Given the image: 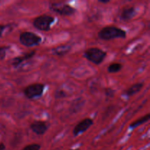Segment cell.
<instances>
[{
    "label": "cell",
    "mask_w": 150,
    "mask_h": 150,
    "mask_svg": "<svg viewBox=\"0 0 150 150\" xmlns=\"http://www.w3.org/2000/svg\"><path fill=\"white\" fill-rule=\"evenodd\" d=\"M98 38L103 40H111L116 38H126L127 33L122 29L114 26H108L101 29L98 34Z\"/></svg>",
    "instance_id": "cell-1"
},
{
    "label": "cell",
    "mask_w": 150,
    "mask_h": 150,
    "mask_svg": "<svg viewBox=\"0 0 150 150\" xmlns=\"http://www.w3.org/2000/svg\"><path fill=\"white\" fill-rule=\"evenodd\" d=\"M85 58L93 64L98 65L104 61L107 56V53L103 50L97 47L88 48L84 51L83 54Z\"/></svg>",
    "instance_id": "cell-2"
},
{
    "label": "cell",
    "mask_w": 150,
    "mask_h": 150,
    "mask_svg": "<svg viewBox=\"0 0 150 150\" xmlns=\"http://www.w3.org/2000/svg\"><path fill=\"white\" fill-rule=\"evenodd\" d=\"M50 10L62 16H70L75 14L76 10L70 4L64 2H53L49 5Z\"/></svg>",
    "instance_id": "cell-3"
},
{
    "label": "cell",
    "mask_w": 150,
    "mask_h": 150,
    "mask_svg": "<svg viewBox=\"0 0 150 150\" xmlns=\"http://www.w3.org/2000/svg\"><path fill=\"white\" fill-rule=\"evenodd\" d=\"M55 21V18L53 16L48 15H42L38 16L33 21V26L37 29L42 32H48L51 29L52 23Z\"/></svg>",
    "instance_id": "cell-4"
},
{
    "label": "cell",
    "mask_w": 150,
    "mask_h": 150,
    "mask_svg": "<svg viewBox=\"0 0 150 150\" xmlns=\"http://www.w3.org/2000/svg\"><path fill=\"white\" fill-rule=\"evenodd\" d=\"M19 41L24 46L32 47L40 44L42 38L33 32H23L19 36Z\"/></svg>",
    "instance_id": "cell-5"
},
{
    "label": "cell",
    "mask_w": 150,
    "mask_h": 150,
    "mask_svg": "<svg viewBox=\"0 0 150 150\" xmlns=\"http://www.w3.org/2000/svg\"><path fill=\"white\" fill-rule=\"evenodd\" d=\"M45 86L42 83H34L26 86L23 90L24 95L28 99H33L42 96Z\"/></svg>",
    "instance_id": "cell-6"
},
{
    "label": "cell",
    "mask_w": 150,
    "mask_h": 150,
    "mask_svg": "<svg viewBox=\"0 0 150 150\" xmlns=\"http://www.w3.org/2000/svg\"><path fill=\"white\" fill-rule=\"evenodd\" d=\"M93 125V120L90 118H86L84 120L79 122L76 127H74L73 131V134L74 136H79V134L84 133L88 130L91 126Z\"/></svg>",
    "instance_id": "cell-7"
},
{
    "label": "cell",
    "mask_w": 150,
    "mask_h": 150,
    "mask_svg": "<svg viewBox=\"0 0 150 150\" xmlns=\"http://www.w3.org/2000/svg\"><path fill=\"white\" fill-rule=\"evenodd\" d=\"M30 129L38 136H42L48 130L46 122L43 121H35L30 125Z\"/></svg>",
    "instance_id": "cell-8"
},
{
    "label": "cell",
    "mask_w": 150,
    "mask_h": 150,
    "mask_svg": "<svg viewBox=\"0 0 150 150\" xmlns=\"http://www.w3.org/2000/svg\"><path fill=\"white\" fill-rule=\"evenodd\" d=\"M35 55V51H30V52H26L25 53V54H23V55L13 58L10 63H11V64L13 67H18V66L20 65V64H21V63H23V62L26 61V60L29 59H31L32 57H33Z\"/></svg>",
    "instance_id": "cell-9"
},
{
    "label": "cell",
    "mask_w": 150,
    "mask_h": 150,
    "mask_svg": "<svg viewBox=\"0 0 150 150\" xmlns=\"http://www.w3.org/2000/svg\"><path fill=\"white\" fill-rule=\"evenodd\" d=\"M136 15V10L134 7H126L122 10L120 18L124 21H128L131 20Z\"/></svg>",
    "instance_id": "cell-10"
},
{
    "label": "cell",
    "mask_w": 150,
    "mask_h": 150,
    "mask_svg": "<svg viewBox=\"0 0 150 150\" xmlns=\"http://www.w3.org/2000/svg\"><path fill=\"white\" fill-rule=\"evenodd\" d=\"M71 49V46L69 45H62L59 46L54 47L51 49V54L54 55L62 57L67 54Z\"/></svg>",
    "instance_id": "cell-11"
},
{
    "label": "cell",
    "mask_w": 150,
    "mask_h": 150,
    "mask_svg": "<svg viewBox=\"0 0 150 150\" xmlns=\"http://www.w3.org/2000/svg\"><path fill=\"white\" fill-rule=\"evenodd\" d=\"M143 83H135V84H133V86H130V88H128L127 90L125 91L124 94L127 97L133 96V95H136V93L140 92L142 89V88H143Z\"/></svg>",
    "instance_id": "cell-12"
},
{
    "label": "cell",
    "mask_w": 150,
    "mask_h": 150,
    "mask_svg": "<svg viewBox=\"0 0 150 150\" xmlns=\"http://www.w3.org/2000/svg\"><path fill=\"white\" fill-rule=\"evenodd\" d=\"M149 118H150V115L149 114H147L146 115L144 116V117H142V118L139 119V120H137L136 121L133 122H132L131 124L130 125V128L131 129H135L136 128V127H138L139 126H141L143 124H144V123H146V122H148L149 120Z\"/></svg>",
    "instance_id": "cell-13"
},
{
    "label": "cell",
    "mask_w": 150,
    "mask_h": 150,
    "mask_svg": "<svg viewBox=\"0 0 150 150\" xmlns=\"http://www.w3.org/2000/svg\"><path fill=\"white\" fill-rule=\"evenodd\" d=\"M122 68V64L120 63H112L108 66L107 70L110 73H115L120 72Z\"/></svg>",
    "instance_id": "cell-14"
},
{
    "label": "cell",
    "mask_w": 150,
    "mask_h": 150,
    "mask_svg": "<svg viewBox=\"0 0 150 150\" xmlns=\"http://www.w3.org/2000/svg\"><path fill=\"white\" fill-rule=\"evenodd\" d=\"M40 145L38 144H32L26 145L22 150H40Z\"/></svg>",
    "instance_id": "cell-15"
},
{
    "label": "cell",
    "mask_w": 150,
    "mask_h": 150,
    "mask_svg": "<svg viewBox=\"0 0 150 150\" xmlns=\"http://www.w3.org/2000/svg\"><path fill=\"white\" fill-rule=\"evenodd\" d=\"M67 96V93L62 89H59L55 93V98H57V99H62V98H66Z\"/></svg>",
    "instance_id": "cell-16"
},
{
    "label": "cell",
    "mask_w": 150,
    "mask_h": 150,
    "mask_svg": "<svg viewBox=\"0 0 150 150\" xmlns=\"http://www.w3.org/2000/svg\"><path fill=\"white\" fill-rule=\"evenodd\" d=\"M9 49L8 46L0 47V60H2L5 58L6 52Z\"/></svg>",
    "instance_id": "cell-17"
},
{
    "label": "cell",
    "mask_w": 150,
    "mask_h": 150,
    "mask_svg": "<svg viewBox=\"0 0 150 150\" xmlns=\"http://www.w3.org/2000/svg\"><path fill=\"white\" fill-rule=\"evenodd\" d=\"M105 95L108 98H113L115 95V91L111 88H106V89H105Z\"/></svg>",
    "instance_id": "cell-18"
},
{
    "label": "cell",
    "mask_w": 150,
    "mask_h": 150,
    "mask_svg": "<svg viewBox=\"0 0 150 150\" xmlns=\"http://www.w3.org/2000/svg\"><path fill=\"white\" fill-rule=\"evenodd\" d=\"M5 27H6V26H4V25H1V24H0V38H1V37L2 36L3 32H4Z\"/></svg>",
    "instance_id": "cell-19"
},
{
    "label": "cell",
    "mask_w": 150,
    "mask_h": 150,
    "mask_svg": "<svg viewBox=\"0 0 150 150\" xmlns=\"http://www.w3.org/2000/svg\"><path fill=\"white\" fill-rule=\"evenodd\" d=\"M109 0H106V1H105V0H99L98 2L102 3V4H107V3H109Z\"/></svg>",
    "instance_id": "cell-20"
},
{
    "label": "cell",
    "mask_w": 150,
    "mask_h": 150,
    "mask_svg": "<svg viewBox=\"0 0 150 150\" xmlns=\"http://www.w3.org/2000/svg\"><path fill=\"white\" fill-rule=\"evenodd\" d=\"M5 149V146L3 144H0V150H4Z\"/></svg>",
    "instance_id": "cell-21"
},
{
    "label": "cell",
    "mask_w": 150,
    "mask_h": 150,
    "mask_svg": "<svg viewBox=\"0 0 150 150\" xmlns=\"http://www.w3.org/2000/svg\"><path fill=\"white\" fill-rule=\"evenodd\" d=\"M68 150H80L79 149H68Z\"/></svg>",
    "instance_id": "cell-22"
}]
</instances>
